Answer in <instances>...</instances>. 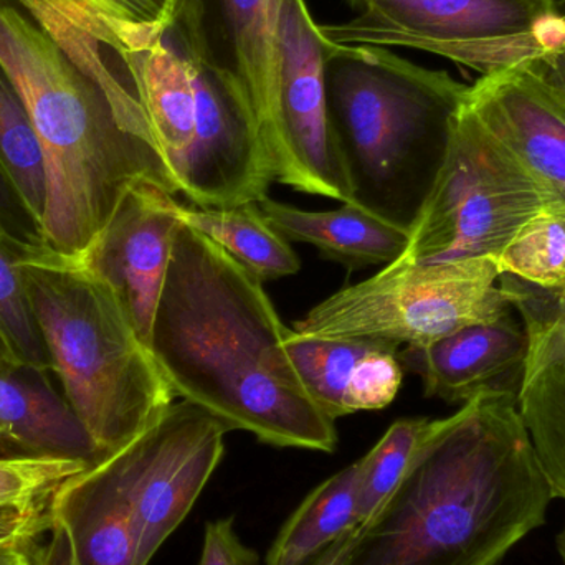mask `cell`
I'll use <instances>...</instances> for the list:
<instances>
[{
  "instance_id": "f1b7e54d",
  "label": "cell",
  "mask_w": 565,
  "mask_h": 565,
  "mask_svg": "<svg viewBox=\"0 0 565 565\" xmlns=\"http://www.w3.org/2000/svg\"><path fill=\"white\" fill-rule=\"evenodd\" d=\"M93 461L73 457H0V511H30L49 507L50 498L70 478L85 471Z\"/></svg>"
},
{
  "instance_id": "4dcf8cb0",
  "label": "cell",
  "mask_w": 565,
  "mask_h": 565,
  "mask_svg": "<svg viewBox=\"0 0 565 565\" xmlns=\"http://www.w3.org/2000/svg\"><path fill=\"white\" fill-rule=\"evenodd\" d=\"M0 228L23 245H42L39 228L29 217L19 199L0 172Z\"/></svg>"
},
{
  "instance_id": "d6a6232c",
  "label": "cell",
  "mask_w": 565,
  "mask_h": 565,
  "mask_svg": "<svg viewBox=\"0 0 565 565\" xmlns=\"http://www.w3.org/2000/svg\"><path fill=\"white\" fill-rule=\"evenodd\" d=\"M557 6L565 22V0H557ZM526 65L565 103V40L559 49Z\"/></svg>"
},
{
  "instance_id": "5b68a950",
  "label": "cell",
  "mask_w": 565,
  "mask_h": 565,
  "mask_svg": "<svg viewBox=\"0 0 565 565\" xmlns=\"http://www.w3.org/2000/svg\"><path fill=\"white\" fill-rule=\"evenodd\" d=\"M22 267L63 398L98 457L113 454L175 394L108 286L43 244L25 252Z\"/></svg>"
},
{
  "instance_id": "83f0119b",
  "label": "cell",
  "mask_w": 565,
  "mask_h": 565,
  "mask_svg": "<svg viewBox=\"0 0 565 565\" xmlns=\"http://www.w3.org/2000/svg\"><path fill=\"white\" fill-rule=\"evenodd\" d=\"M500 281L524 321L527 335L524 371L565 364V291L540 288L507 275Z\"/></svg>"
},
{
  "instance_id": "7402d4cb",
  "label": "cell",
  "mask_w": 565,
  "mask_h": 565,
  "mask_svg": "<svg viewBox=\"0 0 565 565\" xmlns=\"http://www.w3.org/2000/svg\"><path fill=\"white\" fill-rule=\"evenodd\" d=\"M359 477L361 460L312 490L281 527L268 551L267 565H308L354 531L359 526Z\"/></svg>"
},
{
  "instance_id": "d6986e66",
  "label": "cell",
  "mask_w": 565,
  "mask_h": 565,
  "mask_svg": "<svg viewBox=\"0 0 565 565\" xmlns=\"http://www.w3.org/2000/svg\"><path fill=\"white\" fill-rule=\"evenodd\" d=\"M0 451L98 460L85 428L52 387L49 374L0 365Z\"/></svg>"
},
{
  "instance_id": "5bb4252c",
  "label": "cell",
  "mask_w": 565,
  "mask_h": 565,
  "mask_svg": "<svg viewBox=\"0 0 565 565\" xmlns=\"http://www.w3.org/2000/svg\"><path fill=\"white\" fill-rule=\"evenodd\" d=\"M467 106L546 195L565 211V103L527 65L481 76Z\"/></svg>"
},
{
  "instance_id": "603a6c76",
  "label": "cell",
  "mask_w": 565,
  "mask_h": 565,
  "mask_svg": "<svg viewBox=\"0 0 565 565\" xmlns=\"http://www.w3.org/2000/svg\"><path fill=\"white\" fill-rule=\"evenodd\" d=\"M0 172L36 228L46 204L42 145L22 96L0 66Z\"/></svg>"
},
{
  "instance_id": "ac0fdd59",
  "label": "cell",
  "mask_w": 565,
  "mask_h": 565,
  "mask_svg": "<svg viewBox=\"0 0 565 565\" xmlns=\"http://www.w3.org/2000/svg\"><path fill=\"white\" fill-rule=\"evenodd\" d=\"M398 355L420 375L428 397L467 404L483 392L513 391L508 381L514 375L523 377L527 335L508 316L468 326L422 348H407Z\"/></svg>"
},
{
  "instance_id": "f546056e",
  "label": "cell",
  "mask_w": 565,
  "mask_h": 565,
  "mask_svg": "<svg viewBox=\"0 0 565 565\" xmlns=\"http://www.w3.org/2000/svg\"><path fill=\"white\" fill-rule=\"evenodd\" d=\"M199 565H260V556L242 543L235 533L234 518H225L205 526Z\"/></svg>"
},
{
  "instance_id": "cb8c5ba5",
  "label": "cell",
  "mask_w": 565,
  "mask_h": 565,
  "mask_svg": "<svg viewBox=\"0 0 565 565\" xmlns=\"http://www.w3.org/2000/svg\"><path fill=\"white\" fill-rule=\"evenodd\" d=\"M518 405L554 497L565 500V364L523 371Z\"/></svg>"
},
{
  "instance_id": "ba28073f",
  "label": "cell",
  "mask_w": 565,
  "mask_h": 565,
  "mask_svg": "<svg viewBox=\"0 0 565 565\" xmlns=\"http://www.w3.org/2000/svg\"><path fill=\"white\" fill-rule=\"evenodd\" d=\"M546 195L467 106L437 182L397 264L437 265L498 255L550 209Z\"/></svg>"
},
{
  "instance_id": "8992f818",
  "label": "cell",
  "mask_w": 565,
  "mask_h": 565,
  "mask_svg": "<svg viewBox=\"0 0 565 565\" xmlns=\"http://www.w3.org/2000/svg\"><path fill=\"white\" fill-rule=\"evenodd\" d=\"M128 66L175 194L199 207L258 202L274 184L252 113L169 32Z\"/></svg>"
},
{
  "instance_id": "6da1fadb",
  "label": "cell",
  "mask_w": 565,
  "mask_h": 565,
  "mask_svg": "<svg viewBox=\"0 0 565 565\" xmlns=\"http://www.w3.org/2000/svg\"><path fill=\"white\" fill-rule=\"evenodd\" d=\"M264 282L194 228L179 225L151 352L175 397L264 444L332 454L334 418L286 355Z\"/></svg>"
},
{
  "instance_id": "7c38bea8",
  "label": "cell",
  "mask_w": 565,
  "mask_h": 565,
  "mask_svg": "<svg viewBox=\"0 0 565 565\" xmlns=\"http://www.w3.org/2000/svg\"><path fill=\"white\" fill-rule=\"evenodd\" d=\"M172 10L175 45L252 113L264 145L277 95L278 0H172Z\"/></svg>"
},
{
  "instance_id": "44dd1931",
  "label": "cell",
  "mask_w": 565,
  "mask_h": 565,
  "mask_svg": "<svg viewBox=\"0 0 565 565\" xmlns=\"http://www.w3.org/2000/svg\"><path fill=\"white\" fill-rule=\"evenodd\" d=\"M169 207L182 225L214 242L262 282L291 277L301 268L298 255L265 221L257 202L234 207H199L182 204L171 195Z\"/></svg>"
},
{
  "instance_id": "4316f807",
  "label": "cell",
  "mask_w": 565,
  "mask_h": 565,
  "mask_svg": "<svg viewBox=\"0 0 565 565\" xmlns=\"http://www.w3.org/2000/svg\"><path fill=\"white\" fill-rule=\"evenodd\" d=\"M501 277L565 291V211L544 209L498 255Z\"/></svg>"
},
{
  "instance_id": "e575fe53",
  "label": "cell",
  "mask_w": 565,
  "mask_h": 565,
  "mask_svg": "<svg viewBox=\"0 0 565 565\" xmlns=\"http://www.w3.org/2000/svg\"><path fill=\"white\" fill-rule=\"evenodd\" d=\"M36 541L0 546V565H22Z\"/></svg>"
},
{
  "instance_id": "836d02e7",
  "label": "cell",
  "mask_w": 565,
  "mask_h": 565,
  "mask_svg": "<svg viewBox=\"0 0 565 565\" xmlns=\"http://www.w3.org/2000/svg\"><path fill=\"white\" fill-rule=\"evenodd\" d=\"M355 531V530H354ZM345 534L341 540L335 541L332 546H329L328 550L322 551L316 559H312L308 565H339L341 564L342 557H344L345 551H348L349 543H351L352 534Z\"/></svg>"
},
{
  "instance_id": "484cf974",
  "label": "cell",
  "mask_w": 565,
  "mask_h": 565,
  "mask_svg": "<svg viewBox=\"0 0 565 565\" xmlns=\"http://www.w3.org/2000/svg\"><path fill=\"white\" fill-rule=\"evenodd\" d=\"M30 247L35 245L20 244L0 228V339L23 367L50 375L52 364L30 305L22 267Z\"/></svg>"
},
{
  "instance_id": "3957f363",
  "label": "cell",
  "mask_w": 565,
  "mask_h": 565,
  "mask_svg": "<svg viewBox=\"0 0 565 565\" xmlns=\"http://www.w3.org/2000/svg\"><path fill=\"white\" fill-rule=\"evenodd\" d=\"M0 66L25 103L42 145L46 204L40 237L75 258L139 181L175 194L136 92L83 73L39 23L0 0Z\"/></svg>"
},
{
  "instance_id": "277c9868",
  "label": "cell",
  "mask_w": 565,
  "mask_h": 565,
  "mask_svg": "<svg viewBox=\"0 0 565 565\" xmlns=\"http://www.w3.org/2000/svg\"><path fill=\"white\" fill-rule=\"evenodd\" d=\"M326 89L348 202L408 234L444 168L470 86L384 46L331 43Z\"/></svg>"
},
{
  "instance_id": "2e32d148",
  "label": "cell",
  "mask_w": 565,
  "mask_h": 565,
  "mask_svg": "<svg viewBox=\"0 0 565 565\" xmlns=\"http://www.w3.org/2000/svg\"><path fill=\"white\" fill-rule=\"evenodd\" d=\"M46 565H142L125 488L108 455L50 498Z\"/></svg>"
},
{
  "instance_id": "9c48e42d",
  "label": "cell",
  "mask_w": 565,
  "mask_h": 565,
  "mask_svg": "<svg viewBox=\"0 0 565 565\" xmlns=\"http://www.w3.org/2000/svg\"><path fill=\"white\" fill-rule=\"evenodd\" d=\"M355 17L321 25L339 45L408 46L481 75L526 65L559 49L557 0H345Z\"/></svg>"
},
{
  "instance_id": "8d00e7d4",
  "label": "cell",
  "mask_w": 565,
  "mask_h": 565,
  "mask_svg": "<svg viewBox=\"0 0 565 565\" xmlns=\"http://www.w3.org/2000/svg\"><path fill=\"white\" fill-rule=\"evenodd\" d=\"M557 550H559L561 557H563L565 564V526L561 531L559 536H557Z\"/></svg>"
},
{
  "instance_id": "8fae6325",
  "label": "cell",
  "mask_w": 565,
  "mask_h": 565,
  "mask_svg": "<svg viewBox=\"0 0 565 565\" xmlns=\"http://www.w3.org/2000/svg\"><path fill=\"white\" fill-rule=\"evenodd\" d=\"M227 434L222 422L198 405L174 402L108 454L131 507L142 565L151 563L191 513L224 457Z\"/></svg>"
},
{
  "instance_id": "52a82bcc",
  "label": "cell",
  "mask_w": 565,
  "mask_h": 565,
  "mask_svg": "<svg viewBox=\"0 0 565 565\" xmlns=\"http://www.w3.org/2000/svg\"><path fill=\"white\" fill-rule=\"evenodd\" d=\"M500 278L491 258L437 265L392 262L309 309L295 331L422 348L468 326L508 318L513 302L498 285Z\"/></svg>"
},
{
  "instance_id": "ffe728a7",
  "label": "cell",
  "mask_w": 565,
  "mask_h": 565,
  "mask_svg": "<svg viewBox=\"0 0 565 565\" xmlns=\"http://www.w3.org/2000/svg\"><path fill=\"white\" fill-rule=\"evenodd\" d=\"M257 204L285 241L312 245L322 257L348 268L392 264L408 245L407 232L351 202L328 212L302 211L268 195Z\"/></svg>"
},
{
  "instance_id": "1f68e13d",
  "label": "cell",
  "mask_w": 565,
  "mask_h": 565,
  "mask_svg": "<svg viewBox=\"0 0 565 565\" xmlns=\"http://www.w3.org/2000/svg\"><path fill=\"white\" fill-rule=\"evenodd\" d=\"M46 508L30 511H0V546L40 540L49 531Z\"/></svg>"
},
{
  "instance_id": "30bf717a",
  "label": "cell",
  "mask_w": 565,
  "mask_h": 565,
  "mask_svg": "<svg viewBox=\"0 0 565 565\" xmlns=\"http://www.w3.org/2000/svg\"><path fill=\"white\" fill-rule=\"evenodd\" d=\"M331 43L305 0H278L277 95L264 148L275 182L348 202L329 121L326 55Z\"/></svg>"
},
{
  "instance_id": "d4e9b609",
  "label": "cell",
  "mask_w": 565,
  "mask_h": 565,
  "mask_svg": "<svg viewBox=\"0 0 565 565\" xmlns=\"http://www.w3.org/2000/svg\"><path fill=\"white\" fill-rule=\"evenodd\" d=\"M445 418H398L361 458L359 526L367 523L404 480L420 448L440 430Z\"/></svg>"
},
{
  "instance_id": "7a4b0ae2",
  "label": "cell",
  "mask_w": 565,
  "mask_h": 565,
  "mask_svg": "<svg viewBox=\"0 0 565 565\" xmlns=\"http://www.w3.org/2000/svg\"><path fill=\"white\" fill-rule=\"evenodd\" d=\"M554 500L518 392H483L445 418L339 565H500Z\"/></svg>"
},
{
  "instance_id": "9a60e30c",
  "label": "cell",
  "mask_w": 565,
  "mask_h": 565,
  "mask_svg": "<svg viewBox=\"0 0 565 565\" xmlns=\"http://www.w3.org/2000/svg\"><path fill=\"white\" fill-rule=\"evenodd\" d=\"M86 75L111 89L129 83L128 56L171 32L172 0H17Z\"/></svg>"
},
{
  "instance_id": "4fadbf2b",
  "label": "cell",
  "mask_w": 565,
  "mask_h": 565,
  "mask_svg": "<svg viewBox=\"0 0 565 565\" xmlns=\"http://www.w3.org/2000/svg\"><path fill=\"white\" fill-rule=\"evenodd\" d=\"M171 195L152 182H135L88 247L78 257H65L111 289L149 349L181 225L169 207Z\"/></svg>"
},
{
  "instance_id": "e0dca14e",
  "label": "cell",
  "mask_w": 565,
  "mask_h": 565,
  "mask_svg": "<svg viewBox=\"0 0 565 565\" xmlns=\"http://www.w3.org/2000/svg\"><path fill=\"white\" fill-rule=\"evenodd\" d=\"M286 355L309 397L329 417L381 411L404 381L398 348L372 339H322L288 329Z\"/></svg>"
},
{
  "instance_id": "d590c367",
  "label": "cell",
  "mask_w": 565,
  "mask_h": 565,
  "mask_svg": "<svg viewBox=\"0 0 565 565\" xmlns=\"http://www.w3.org/2000/svg\"><path fill=\"white\" fill-rule=\"evenodd\" d=\"M36 543H39V541H36ZM36 543L33 544L29 556L25 557L22 565H46L45 551H43L42 547L36 546Z\"/></svg>"
}]
</instances>
